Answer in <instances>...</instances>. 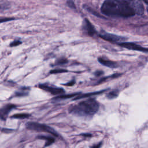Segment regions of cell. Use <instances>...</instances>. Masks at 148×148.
<instances>
[{
    "mask_svg": "<svg viewBox=\"0 0 148 148\" xmlns=\"http://www.w3.org/2000/svg\"><path fill=\"white\" fill-rule=\"evenodd\" d=\"M101 12L109 17L127 18L136 14L134 1L106 0L101 8Z\"/></svg>",
    "mask_w": 148,
    "mask_h": 148,
    "instance_id": "cell-1",
    "label": "cell"
},
{
    "mask_svg": "<svg viewBox=\"0 0 148 148\" xmlns=\"http://www.w3.org/2000/svg\"><path fill=\"white\" fill-rule=\"evenodd\" d=\"M99 103L93 98L83 101L77 105L71 106L69 112L75 115L79 116H92L98 110Z\"/></svg>",
    "mask_w": 148,
    "mask_h": 148,
    "instance_id": "cell-2",
    "label": "cell"
},
{
    "mask_svg": "<svg viewBox=\"0 0 148 148\" xmlns=\"http://www.w3.org/2000/svg\"><path fill=\"white\" fill-rule=\"evenodd\" d=\"M26 127L27 128L31 130H34L36 131H43L46 132L48 133L51 134V135L58 137V134L57 133V132L52 128H51L49 126H47L45 124H40L36 122H28L26 124Z\"/></svg>",
    "mask_w": 148,
    "mask_h": 148,
    "instance_id": "cell-3",
    "label": "cell"
},
{
    "mask_svg": "<svg viewBox=\"0 0 148 148\" xmlns=\"http://www.w3.org/2000/svg\"><path fill=\"white\" fill-rule=\"evenodd\" d=\"M99 36L102 39H103L106 41H109V42H112V43H117L118 45L120 44L121 43L125 42L124 41L127 40V38H124L123 36H119V35L112 34H109V33H106V32H102V33L100 34Z\"/></svg>",
    "mask_w": 148,
    "mask_h": 148,
    "instance_id": "cell-4",
    "label": "cell"
},
{
    "mask_svg": "<svg viewBox=\"0 0 148 148\" xmlns=\"http://www.w3.org/2000/svg\"><path fill=\"white\" fill-rule=\"evenodd\" d=\"M39 87L40 89H42L46 91L49 92L53 95H58L61 94L64 92V89L60 87H56L53 86H50L45 84H40L39 85Z\"/></svg>",
    "mask_w": 148,
    "mask_h": 148,
    "instance_id": "cell-5",
    "label": "cell"
},
{
    "mask_svg": "<svg viewBox=\"0 0 148 148\" xmlns=\"http://www.w3.org/2000/svg\"><path fill=\"white\" fill-rule=\"evenodd\" d=\"M119 45L127 48L128 49L130 50H137L139 51H142V52H145V53H148V49L142 47L140 45H136L134 43H131V42H123L120 44H119Z\"/></svg>",
    "mask_w": 148,
    "mask_h": 148,
    "instance_id": "cell-6",
    "label": "cell"
},
{
    "mask_svg": "<svg viewBox=\"0 0 148 148\" xmlns=\"http://www.w3.org/2000/svg\"><path fill=\"white\" fill-rule=\"evenodd\" d=\"M16 107V106L13 104H7L5 105L0 109V118L3 120H5L10 112Z\"/></svg>",
    "mask_w": 148,
    "mask_h": 148,
    "instance_id": "cell-7",
    "label": "cell"
},
{
    "mask_svg": "<svg viewBox=\"0 0 148 148\" xmlns=\"http://www.w3.org/2000/svg\"><path fill=\"white\" fill-rule=\"evenodd\" d=\"M98 61L101 64H102L104 66H106L109 68H115L117 67V64L112 61H110L109 60H106L103 58H98Z\"/></svg>",
    "mask_w": 148,
    "mask_h": 148,
    "instance_id": "cell-8",
    "label": "cell"
},
{
    "mask_svg": "<svg viewBox=\"0 0 148 148\" xmlns=\"http://www.w3.org/2000/svg\"><path fill=\"white\" fill-rule=\"evenodd\" d=\"M84 28L86 29L88 34L90 36H93L95 34V30L94 28V27L92 26V25L91 24V23L86 18L84 20Z\"/></svg>",
    "mask_w": 148,
    "mask_h": 148,
    "instance_id": "cell-9",
    "label": "cell"
},
{
    "mask_svg": "<svg viewBox=\"0 0 148 148\" xmlns=\"http://www.w3.org/2000/svg\"><path fill=\"white\" fill-rule=\"evenodd\" d=\"M134 9L136 14L141 15L144 12V7L140 1H134Z\"/></svg>",
    "mask_w": 148,
    "mask_h": 148,
    "instance_id": "cell-10",
    "label": "cell"
},
{
    "mask_svg": "<svg viewBox=\"0 0 148 148\" xmlns=\"http://www.w3.org/2000/svg\"><path fill=\"white\" fill-rule=\"evenodd\" d=\"M37 138L40 139H44L46 140V143L45 144V146H48L52 144L54 142V139L52 137L50 136H43V135H40L38 136Z\"/></svg>",
    "mask_w": 148,
    "mask_h": 148,
    "instance_id": "cell-11",
    "label": "cell"
},
{
    "mask_svg": "<svg viewBox=\"0 0 148 148\" xmlns=\"http://www.w3.org/2000/svg\"><path fill=\"white\" fill-rule=\"evenodd\" d=\"M103 91H98V92H90V93L84 94H81V95H78V96L76 97V98H74V100L79 99L83 98H85V97H90V96H91V95H96V94H99V93H101V92H103Z\"/></svg>",
    "mask_w": 148,
    "mask_h": 148,
    "instance_id": "cell-12",
    "label": "cell"
},
{
    "mask_svg": "<svg viewBox=\"0 0 148 148\" xmlns=\"http://www.w3.org/2000/svg\"><path fill=\"white\" fill-rule=\"evenodd\" d=\"M80 93H74V94H65V95H59L58 97H57L56 98H55V99H67V98H70L73 97H75L76 95H79Z\"/></svg>",
    "mask_w": 148,
    "mask_h": 148,
    "instance_id": "cell-13",
    "label": "cell"
},
{
    "mask_svg": "<svg viewBox=\"0 0 148 148\" xmlns=\"http://www.w3.org/2000/svg\"><path fill=\"white\" fill-rule=\"evenodd\" d=\"M29 117V114L27 113H18V114H15L13 115L11 117L14 118V119H26Z\"/></svg>",
    "mask_w": 148,
    "mask_h": 148,
    "instance_id": "cell-14",
    "label": "cell"
},
{
    "mask_svg": "<svg viewBox=\"0 0 148 148\" xmlns=\"http://www.w3.org/2000/svg\"><path fill=\"white\" fill-rule=\"evenodd\" d=\"M119 94V91L117 90H114L108 93L106 95L107 98L109 99H113L116 98Z\"/></svg>",
    "mask_w": 148,
    "mask_h": 148,
    "instance_id": "cell-15",
    "label": "cell"
},
{
    "mask_svg": "<svg viewBox=\"0 0 148 148\" xmlns=\"http://www.w3.org/2000/svg\"><path fill=\"white\" fill-rule=\"evenodd\" d=\"M68 71L63 69H54L51 70L50 73H53V74H56V73H64V72H66Z\"/></svg>",
    "mask_w": 148,
    "mask_h": 148,
    "instance_id": "cell-16",
    "label": "cell"
},
{
    "mask_svg": "<svg viewBox=\"0 0 148 148\" xmlns=\"http://www.w3.org/2000/svg\"><path fill=\"white\" fill-rule=\"evenodd\" d=\"M66 3H67L68 6L69 8H71L72 9H75L76 8L75 3H74V2L72 1H66Z\"/></svg>",
    "mask_w": 148,
    "mask_h": 148,
    "instance_id": "cell-17",
    "label": "cell"
},
{
    "mask_svg": "<svg viewBox=\"0 0 148 148\" xmlns=\"http://www.w3.org/2000/svg\"><path fill=\"white\" fill-rule=\"evenodd\" d=\"M68 62L67 60L66 59H65V58H60V59H58L57 61V63L58 64H65Z\"/></svg>",
    "mask_w": 148,
    "mask_h": 148,
    "instance_id": "cell-18",
    "label": "cell"
},
{
    "mask_svg": "<svg viewBox=\"0 0 148 148\" xmlns=\"http://www.w3.org/2000/svg\"><path fill=\"white\" fill-rule=\"evenodd\" d=\"M13 20H14V18H11V17L1 18H0V23H3V22H6V21H9Z\"/></svg>",
    "mask_w": 148,
    "mask_h": 148,
    "instance_id": "cell-19",
    "label": "cell"
},
{
    "mask_svg": "<svg viewBox=\"0 0 148 148\" xmlns=\"http://www.w3.org/2000/svg\"><path fill=\"white\" fill-rule=\"evenodd\" d=\"M21 42L19 41V40H14L13 42H12L10 44V46L11 47H14V46H18V45L21 44Z\"/></svg>",
    "mask_w": 148,
    "mask_h": 148,
    "instance_id": "cell-20",
    "label": "cell"
},
{
    "mask_svg": "<svg viewBox=\"0 0 148 148\" xmlns=\"http://www.w3.org/2000/svg\"><path fill=\"white\" fill-rule=\"evenodd\" d=\"M102 145V142H100L99 143L96 144V145H94L93 146H91L90 148H100L101 147Z\"/></svg>",
    "mask_w": 148,
    "mask_h": 148,
    "instance_id": "cell-21",
    "label": "cell"
},
{
    "mask_svg": "<svg viewBox=\"0 0 148 148\" xmlns=\"http://www.w3.org/2000/svg\"><path fill=\"white\" fill-rule=\"evenodd\" d=\"M75 83V80H73L67 83L66 84H65L64 85L65 86H73Z\"/></svg>",
    "mask_w": 148,
    "mask_h": 148,
    "instance_id": "cell-22",
    "label": "cell"
},
{
    "mask_svg": "<svg viewBox=\"0 0 148 148\" xmlns=\"http://www.w3.org/2000/svg\"><path fill=\"white\" fill-rule=\"evenodd\" d=\"M16 95L17 96H24L26 95V93L25 92H17V93H16Z\"/></svg>",
    "mask_w": 148,
    "mask_h": 148,
    "instance_id": "cell-23",
    "label": "cell"
},
{
    "mask_svg": "<svg viewBox=\"0 0 148 148\" xmlns=\"http://www.w3.org/2000/svg\"><path fill=\"white\" fill-rule=\"evenodd\" d=\"M82 135L84 136H88V137H90L91 136V135L90 134H82Z\"/></svg>",
    "mask_w": 148,
    "mask_h": 148,
    "instance_id": "cell-24",
    "label": "cell"
},
{
    "mask_svg": "<svg viewBox=\"0 0 148 148\" xmlns=\"http://www.w3.org/2000/svg\"><path fill=\"white\" fill-rule=\"evenodd\" d=\"M144 2L145 3H146L147 7V12H148V0H146V1H144Z\"/></svg>",
    "mask_w": 148,
    "mask_h": 148,
    "instance_id": "cell-25",
    "label": "cell"
}]
</instances>
